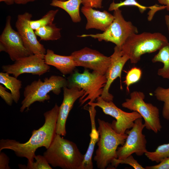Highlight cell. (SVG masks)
<instances>
[{"instance_id": "obj_1", "label": "cell", "mask_w": 169, "mask_h": 169, "mask_svg": "<svg viewBox=\"0 0 169 169\" xmlns=\"http://www.w3.org/2000/svg\"><path fill=\"white\" fill-rule=\"evenodd\" d=\"M59 106L56 103L50 110L44 114L45 122L38 130H34L26 142L22 143L15 140L2 139L0 141V152L8 149L14 151L16 155L28 159V163L31 164L36 156L35 152L39 148L46 149L50 146L56 135V124Z\"/></svg>"}, {"instance_id": "obj_2", "label": "cell", "mask_w": 169, "mask_h": 169, "mask_svg": "<svg viewBox=\"0 0 169 169\" xmlns=\"http://www.w3.org/2000/svg\"><path fill=\"white\" fill-rule=\"evenodd\" d=\"M43 154L49 164L63 169H82L84 155L73 142L56 134Z\"/></svg>"}, {"instance_id": "obj_3", "label": "cell", "mask_w": 169, "mask_h": 169, "mask_svg": "<svg viewBox=\"0 0 169 169\" xmlns=\"http://www.w3.org/2000/svg\"><path fill=\"white\" fill-rule=\"evenodd\" d=\"M98 121L99 138L94 159L98 168L105 169L114 159L117 158L118 146L124 144L127 135L117 133L108 122L100 119Z\"/></svg>"}, {"instance_id": "obj_4", "label": "cell", "mask_w": 169, "mask_h": 169, "mask_svg": "<svg viewBox=\"0 0 169 169\" xmlns=\"http://www.w3.org/2000/svg\"><path fill=\"white\" fill-rule=\"evenodd\" d=\"M168 42L162 34L144 32L131 35L121 47L124 55L127 56L132 64H136L142 55L160 50Z\"/></svg>"}, {"instance_id": "obj_5", "label": "cell", "mask_w": 169, "mask_h": 169, "mask_svg": "<svg viewBox=\"0 0 169 169\" xmlns=\"http://www.w3.org/2000/svg\"><path fill=\"white\" fill-rule=\"evenodd\" d=\"M67 79L55 75L45 78L44 81L38 79L33 81L24 89V98L21 103L20 112L22 113L26 109H28L36 101L44 103L49 100L50 97L48 93L50 92L59 95L62 88L67 87Z\"/></svg>"}, {"instance_id": "obj_6", "label": "cell", "mask_w": 169, "mask_h": 169, "mask_svg": "<svg viewBox=\"0 0 169 169\" xmlns=\"http://www.w3.org/2000/svg\"><path fill=\"white\" fill-rule=\"evenodd\" d=\"M67 80L68 88L76 87L84 91V95L79 98V102L82 105L86 101H89L84 107L95 102L101 96L107 82L105 74L94 71L90 72L86 69L82 73L74 71Z\"/></svg>"}, {"instance_id": "obj_7", "label": "cell", "mask_w": 169, "mask_h": 169, "mask_svg": "<svg viewBox=\"0 0 169 169\" xmlns=\"http://www.w3.org/2000/svg\"><path fill=\"white\" fill-rule=\"evenodd\" d=\"M114 19L106 31L102 33L84 34L79 37H90L99 41L111 42L121 48L127 38L131 34L138 33L137 28L130 21L125 20L120 8L114 11Z\"/></svg>"}, {"instance_id": "obj_8", "label": "cell", "mask_w": 169, "mask_h": 169, "mask_svg": "<svg viewBox=\"0 0 169 169\" xmlns=\"http://www.w3.org/2000/svg\"><path fill=\"white\" fill-rule=\"evenodd\" d=\"M145 95L142 92L134 91L130 98L126 99L122 104V107L138 113L144 120L145 128L157 133L162 128L158 108L150 103L146 102Z\"/></svg>"}, {"instance_id": "obj_9", "label": "cell", "mask_w": 169, "mask_h": 169, "mask_svg": "<svg viewBox=\"0 0 169 169\" xmlns=\"http://www.w3.org/2000/svg\"><path fill=\"white\" fill-rule=\"evenodd\" d=\"M95 102H93L88 105L101 108L105 114L110 115L115 119L113 120L111 125L114 130L117 133L124 134L126 131L133 127L135 120L141 116L137 112H131L124 111L118 108L112 101H107L100 96L96 100Z\"/></svg>"}, {"instance_id": "obj_10", "label": "cell", "mask_w": 169, "mask_h": 169, "mask_svg": "<svg viewBox=\"0 0 169 169\" xmlns=\"http://www.w3.org/2000/svg\"><path fill=\"white\" fill-rule=\"evenodd\" d=\"M145 127L142 118L135 120L131 129L125 131L127 136L124 144L117 148V159L122 160L133 153L138 156H142L147 151L146 136L142 132Z\"/></svg>"}, {"instance_id": "obj_11", "label": "cell", "mask_w": 169, "mask_h": 169, "mask_svg": "<svg viewBox=\"0 0 169 169\" xmlns=\"http://www.w3.org/2000/svg\"><path fill=\"white\" fill-rule=\"evenodd\" d=\"M11 20V16L7 17L5 27L0 36V51L7 53L11 59L15 61L33 54L25 47L18 32L13 28Z\"/></svg>"}, {"instance_id": "obj_12", "label": "cell", "mask_w": 169, "mask_h": 169, "mask_svg": "<svg viewBox=\"0 0 169 169\" xmlns=\"http://www.w3.org/2000/svg\"><path fill=\"white\" fill-rule=\"evenodd\" d=\"M44 57L31 55L18 59L12 64L3 65L2 69L3 72L12 74L17 78L23 73L40 76L50 69L49 66L45 63Z\"/></svg>"}, {"instance_id": "obj_13", "label": "cell", "mask_w": 169, "mask_h": 169, "mask_svg": "<svg viewBox=\"0 0 169 169\" xmlns=\"http://www.w3.org/2000/svg\"><path fill=\"white\" fill-rule=\"evenodd\" d=\"M71 56L77 66L89 69L105 74L111 63V58L98 51L85 47L72 52Z\"/></svg>"}, {"instance_id": "obj_14", "label": "cell", "mask_w": 169, "mask_h": 169, "mask_svg": "<svg viewBox=\"0 0 169 169\" xmlns=\"http://www.w3.org/2000/svg\"><path fill=\"white\" fill-rule=\"evenodd\" d=\"M32 17V14L27 12L18 15L15 27L26 49L32 54L44 57L46 50L38 40L34 30L30 25Z\"/></svg>"}, {"instance_id": "obj_15", "label": "cell", "mask_w": 169, "mask_h": 169, "mask_svg": "<svg viewBox=\"0 0 169 169\" xmlns=\"http://www.w3.org/2000/svg\"><path fill=\"white\" fill-rule=\"evenodd\" d=\"M63 89V99L59 106L56 132L57 134L65 136L66 134V123L69 114L75 101L84 95L85 91L76 87L69 88L65 87Z\"/></svg>"}, {"instance_id": "obj_16", "label": "cell", "mask_w": 169, "mask_h": 169, "mask_svg": "<svg viewBox=\"0 0 169 169\" xmlns=\"http://www.w3.org/2000/svg\"><path fill=\"white\" fill-rule=\"evenodd\" d=\"M110 57L111 63L105 74L107 82L100 96L107 101H113L114 96L109 92L110 85L117 78L119 77L121 79L123 67L129 60L127 56L123 54L121 48L116 46L115 47L114 52Z\"/></svg>"}, {"instance_id": "obj_17", "label": "cell", "mask_w": 169, "mask_h": 169, "mask_svg": "<svg viewBox=\"0 0 169 169\" xmlns=\"http://www.w3.org/2000/svg\"><path fill=\"white\" fill-rule=\"evenodd\" d=\"M87 22L85 29H95L103 32L108 28L114 19L113 15L106 10L100 11L93 8L83 6L81 9Z\"/></svg>"}, {"instance_id": "obj_18", "label": "cell", "mask_w": 169, "mask_h": 169, "mask_svg": "<svg viewBox=\"0 0 169 169\" xmlns=\"http://www.w3.org/2000/svg\"><path fill=\"white\" fill-rule=\"evenodd\" d=\"M44 59L46 64L55 67L64 75L71 74L77 67L76 63L70 55H59L49 49L46 50Z\"/></svg>"}, {"instance_id": "obj_19", "label": "cell", "mask_w": 169, "mask_h": 169, "mask_svg": "<svg viewBox=\"0 0 169 169\" xmlns=\"http://www.w3.org/2000/svg\"><path fill=\"white\" fill-rule=\"evenodd\" d=\"M84 108L88 110L90 114L91 124V131L90 134V140L89 145L83 163L82 169H92L93 168L92 157L96 143L99 138V134L96 129L95 117L96 110L95 107L92 106L85 107Z\"/></svg>"}, {"instance_id": "obj_20", "label": "cell", "mask_w": 169, "mask_h": 169, "mask_svg": "<svg viewBox=\"0 0 169 169\" xmlns=\"http://www.w3.org/2000/svg\"><path fill=\"white\" fill-rule=\"evenodd\" d=\"M82 1V0H67L65 1L52 0L50 4L52 6L64 10L69 15L72 22L77 23L81 20L79 8Z\"/></svg>"}, {"instance_id": "obj_21", "label": "cell", "mask_w": 169, "mask_h": 169, "mask_svg": "<svg viewBox=\"0 0 169 169\" xmlns=\"http://www.w3.org/2000/svg\"><path fill=\"white\" fill-rule=\"evenodd\" d=\"M0 83L11 91L13 101L16 103L19 100L20 90L22 88V82L14 76H11L7 72L0 73Z\"/></svg>"}, {"instance_id": "obj_22", "label": "cell", "mask_w": 169, "mask_h": 169, "mask_svg": "<svg viewBox=\"0 0 169 169\" xmlns=\"http://www.w3.org/2000/svg\"><path fill=\"white\" fill-rule=\"evenodd\" d=\"M152 59L153 63L160 62L163 67L158 69L157 74L162 78L169 79V42L160 50Z\"/></svg>"}, {"instance_id": "obj_23", "label": "cell", "mask_w": 169, "mask_h": 169, "mask_svg": "<svg viewBox=\"0 0 169 169\" xmlns=\"http://www.w3.org/2000/svg\"><path fill=\"white\" fill-rule=\"evenodd\" d=\"M61 29L55 23H53L41 27L35 30L34 32L36 36L40 38V40H55L61 38Z\"/></svg>"}, {"instance_id": "obj_24", "label": "cell", "mask_w": 169, "mask_h": 169, "mask_svg": "<svg viewBox=\"0 0 169 169\" xmlns=\"http://www.w3.org/2000/svg\"><path fill=\"white\" fill-rule=\"evenodd\" d=\"M154 95L157 100L163 102L162 115L165 119L169 120V88L158 87L154 91Z\"/></svg>"}, {"instance_id": "obj_25", "label": "cell", "mask_w": 169, "mask_h": 169, "mask_svg": "<svg viewBox=\"0 0 169 169\" xmlns=\"http://www.w3.org/2000/svg\"><path fill=\"white\" fill-rule=\"evenodd\" d=\"M145 155L152 161L159 163L163 159L169 157V143L158 146L155 151H147Z\"/></svg>"}, {"instance_id": "obj_26", "label": "cell", "mask_w": 169, "mask_h": 169, "mask_svg": "<svg viewBox=\"0 0 169 169\" xmlns=\"http://www.w3.org/2000/svg\"><path fill=\"white\" fill-rule=\"evenodd\" d=\"M58 11V9L50 10L39 19L31 20L30 21V27L33 29L35 30L41 27L53 23L55 16Z\"/></svg>"}, {"instance_id": "obj_27", "label": "cell", "mask_w": 169, "mask_h": 169, "mask_svg": "<svg viewBox=\"0 0 169 169\" xmlns=\"http://www.w3.org/2000/svg\"><path fill=\"white\" fill-rule=\"evenodd\" d=\"M132 6L136 7L138 8L140 12L143 13L147 8L150 10L154 8L155 5L150 6L146 7L141 5L138 3L136 0H125L119 3H115L113 1L110 4L108 10L109 11H114L116 9L123 6Z\"/></svg>"}, {"instance_id": "obj_28", "label": "cell", "mask_w": 169, "mask_h": 169, "mask_svg": "<svg viewBox=\"0 0 169 169\" xmlns=\"http://www.w3.org/2000/svg\"><path fill=\"white\" fill-rule=\"evenodd\" d=\"M34 159L35 160V161H33L31 164L27 163V166L21 164L18 165L19 168L26 169H52L43 155H36Z\"/></svg>"}, {"instance_id": "obj_29", "label": "cell", "mask_w": 169, "mask_h": 169, "mask_svg": "<svg viewBox=\"0 0 169 169\" xmlns=\"http://www.w3.org/2000/svg\"><path fill=\"white\" fill-rule=\"evenodd\" d=\"M142 73L141 69L136 67L132 68L128 72L124 82L126 85V90L128 92L129 91L130 86L140 80Z\"/></svg>"}, {"instance_id": "obj_30", "label": "cell", "mask_w": 169, "mask_h": 169, "mask_svg": "<svg viewBox=\"0 0 169 169\" xmlns=\"http://www.w3.org/2000/svg\"><path fill=\"white\" fill-rule=\"evenodd\" d=\"M111 164V166L115 168L117 167L120 164H126L131 166L135 169H145L134 158L132 155L122 160L115 159Z\"/></svg>"}, {"instance_id": "obj_31", "label": "cell", "mask_w": 169, "mask_h": 169, "mask_svg": "<svg viewBox=\"0 0 169 169\" xmlns=\"http://www.w3.org/2000/svg\"><path fill=\"white\" fill-rule=\"evenodd\" d=\"M6 88L0 85V96L7 105L11 106L13 101V96L11 93L6 90Z\"/></svg>"}, {"instance_id": "obj_32", "label": "cell", "mask_w": 169, "mask_h": 169, "mask_svg": "<svg viewBox=\"0 0 169 169\" xmlns=\"http://www.w3.org/2000/svg\"><path fill=\"white\" fill-rule=\"evenodd\" d=\"M145 169H169V157L162 160L156 165L146 166Z\"/></svg>"}, {"instance_id": "obj_33", "label": "cell", "mask_w": 169, "mask_h": 169, "mask_svg": "<svg viewBox=\"0 0 169 169\" xmlns=\"http://www.w3.org/2000/svg\"><path fill=\"white\" fill-rule=\"evenodd\" d=\"M103 0H82V4L83 6L89 7L93 8H102Z\"/></svg>"}, {"instance_id": "obj_34", "label": "cell", "mask_w": 169, "mask_h": 169, "mask_svg": "<svg viewBox=\"0 0 169 169\" xmlns=\"http://www.w3.org/2000/svg\"><path fill=\"white\" fill-rule=\"evenodd\" d=\"M9 157L3 152L0 153V169H10Z\"/></svg>"}, {"instance_id": "obj_35", "label": "cell", "mask_w": 169, "mask_h": 169, "mask_svg": "<svg viewBox=\"0 0 169 169\" xmlns=\"http://www.w3.org/2000/svg\"><path fill=\"white\" fill-rule=\"evenodd\" d=\"M38 0H15V3L18 4H25L27 3Z\"/></svg>"}, {"instance_id": "obj_36", "label": "cell", "mask_w": 169, "mask_h": 169, "mask_svg": "<svg viewBox=\"0 0 169 169\" xmlns=\"http://www.w3.org/2000/svg\"><path fill=\"white\" fill-rule=\"evenodd\" d=\"M160 4L165 6L166 10L169 11V0H158Z\"/></svg>"}, {"instance_id": "obj_37", "label": "cell", "mask_w": 169, "mask_h": 169, "mask_svg": "<svg viewBox=\"0 0 169 169\" xmlns=\"http://www.w3.org/2000/svg\"><path fill=\"white\" fill-rule=\"evenodd\" d=\"M15 0H0V2H4L7 4L10 5L15 3Z\"/></svg>"}, {"instance_id": "obj_38", "label": "cell", "mask_w": 169, "mask_h": 169, "mask_svg": "<svg viewBox=\"0 0 169 169\" xmlns=\"http://www.w3.org/2000/svg\"><path fill=\"white\" fill-rule=\"evenodd\" d=\"M165 20L169 33V15H166L165 16Z\"/></svg>"}, {"instance_id": "obj_39", "label": "cell", "mask_w": 169, "mask_h": 169, "mask_svg": "<svg viewBox=\"0 0 169 169\" xmlns=\"http://www.w3.org/2000/svg\"><path fill=\"white\" fill-rule=\"evenodd\" d=\"M59 1H66L67 0H58Z\"/></svg>"}]
</instances>
